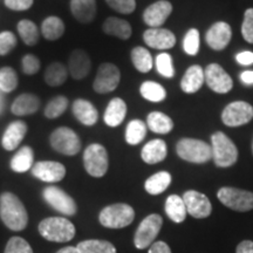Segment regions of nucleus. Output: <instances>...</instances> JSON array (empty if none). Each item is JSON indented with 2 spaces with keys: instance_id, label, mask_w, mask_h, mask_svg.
<instances>
[{
  "instance_id": "f257e3e1",
  "label": "nucleus",
  "mask_w": 253,
  "mask_h": 253,
  "mask_svg": "<svg viewBox=\"0 0 253 253\" xmlns=\"http://www.w3.org/2000/svg\"><path fill=\"white\" fill-rule=\"evenodd\" d=\"M0 218L12 231H23L28 223L23 202L12 192H4L0 196Z\"/></svg>"
},
{
  "instance_id": "f03ea898",
  "label": "nucleus",
  "mask_w": 253,
  "mask_h": 253,
  "mask_svg": "<svg viewBox=\"0 0 253 253\" xmlns=\"http://www.w3.org/2000/svg\"><path fill=\"white\" fill-rule=\"evenodd\" d=\"M39 232L48 242L66 243L75 237V226L66 218L49 217L40 221Z\"/></svg>"
},
{
  "instance_id": "7ed1b4c3",
  "label": "nucleus",
  "mask_w": 253,
  "mask_h": 253,
  "mask_svg": "<svg viewBox=\"0 0 253 253\" xmlns=\"http://www.w3.org/2000/svg\"><path fill=\"white\" fill-rule=\"evenodd\" d=\"M211 149L212 160L219 168H229L238 160V150L230 137L221 131H217L211 136Z\"/></svg>"
},
{
  "instance_id": "20e7f679",
  "label": "nucleus",
  "mask_w": 253,
  "mask_h": 253,
  "mask_svg": "<svg viewBox=\"0 0 253 253\" xmlns=\"http://www.w3.org/2000/svg\"><path fill=\"white\" fill-rule=\"evenodd\" d=\"M177 155L190 163H207L212 158V149L207 142L196 138H183L177 143Z\"/></svg>"
},
{
  "instance_id": "39448f33",
  "label": "nucleus",
  "mask_w": 253,
  "mask_h": 253,
  "mask_svg": "<svg viewBox=\"0 0 253 253\" xmlns=\"http://www.w3.org/2000/svg\"><path fill=\"white\" fill-rule=\"evenodd\" d=\"M135 218V211L130 205L118 203L108 205L101 211L100 223L108 229H122L132 223Z\"/></svg>"
},
{
  "instance_id": "423d86ee",
  "label": "nucleus",
  "mask_w": 253,
  "mask_h": 253,
  "mask_svg": "<svg viewBox=\"0 0 253 253\" xmlns=\"http://www.w3.org/2000/svg\"><path fill=\"white\" fill-rule=\"evenodd\" d=\"M49 142L53 149L67 156H74L81 150L80 137L68 126H59L55 129L50 134Z\"/></svg>"
},
{
  "instance_id": "0eeeda50",
  "label": "nucleus",
  "mask_w": 253,
  "mask_h": 253,
  "mask_svg": "<svg viewBox=\"0 0 253 253\" xmlns=\"http://www.w3.org/2000/svg\"><path fill=\"white\" fill-rule=\"evenodd\" d=\"M86 171L93 177H103L108 171L109 158L106 148L99 143L88 145L84 154Z\"/></svg>"
},
{
  "instance_id": "6e6552de",
  "label": "nucleus",
  "mask_w": 253,
  "mask_h": 253,
  "mask_svg": "<svg viewBox=\"0 0 253 253\" xmlns=\"http://www.w3.org/2000/svg\"><path fill=\"white\" fill-rule=\"evenodd\" d=\"M218 199L231 210L246 212L253 209V192L240 190L237 188L224 186L217 194Z\"/></svg>"
},
{
  "instance_id": "1a4fd4ad",
  "label": "nucleus",
  "mask_w": 253,
  "mask_h": 253,
  "mask_svg": "<svg viewBox=\"0 0 253 253\" xmlns=\"http://www.w3.org/2000/svg\"><path fill=\"white\" fill-rule=\"evenodd\" d=\"M163 219L160 214L153 213L145 217L141 221L140 226L136 230L134 237V244L137 249L143 250L153 245L161 229H162Z\"/></svg>"
},
{
  "instance_id": "9d476101",
  "label": "nucleus",
  "mask_w": 253,
  "mask_h": 253,
  "mask_svg": "<svg viewBox=\"0 0 253 253\" xmlns=\"http://www.w3.org/2000/svg\"><path fill=\"white\" fill-rule=\"evenodd\" d=\"M121 80V72L115 65L104 62L97 69L96 78L93 84V88L96 93L107 94L118 88Z\"/></svg>"
},
{
  "instance_id": "9b49d317",
  "label": "nucleus",
  "mask_w": 253,
  "mask_h": 253,
  "mask_svg": "<svg viewBox=\"0 0 253 253\" xmlns=\"http://www.w3.org/2000/svg\"><path fill=\"white\" fill-rule=\"evenodd\" d=\"M253 119V107L245 101L231 102L221 113V121L227 126H240Z\"/></svg>"
},
{
  "instance_id": "f8f14e48",
  "label": "nucleus",
  "mask_w": 253,
  "mask_h": 253,
  "mask_svg": "<svg viewBox=\"0 0 253 253\" xmlns=\"http://www.w3.org/2000/svg\"><path fill=\"white\" fill-rule=\"evenodd\" d=\"M42 195L47 203L60 213L67 216H74L77 213V204L74 199L58 186H47L43 189Z\"/></svg>"
},
{
  "instance_id": "ddd939ff",
  "label": "nucleus",
  "mask_w": 253,
  "mask_h": 253,
  "mask_svg": "<svg viewBox=\"0 0 253 253\" xmlns=\"http://www.w3.org/2000/svg\"><path fill=\"white\" fill-rule=\"evenodd\" d=\"M204 78L211 90L218 94H226L232 89V79L218 63H210L204 71Z\"/></svg>"
},
{
  "instance_id": "4468645a",
  "label": "nucleus",
  "mask_w": 253,
  "mask_h": 253,
  "mask_svg": "<svg viewBox=\"0 0 253 253\" xmlns=\"http://www.w3.org/2000/svg\"><path fill=\"white\" fill-rule=\"evenodd\" d=\"M183 201H184L186 212L194 218H207L211 214L212 211V205H211L209 198L202 192L195 191V190H189L183 195Z\"/></svg>"
},
{
  "instance_id": "2eb2a0df",
  "label": "nucleus",
  "mask_w": 253,
  "mask_h": 253,
  "mask_svg": "<svg viewBox=\"0 0 253 253\" xmlns=\"http://www.w3.org/2000/svg\"><path fill=\"white\" fill-rule=\"evenodd\" d=\"M32 175L42 182L56 183L66 176V168L54 161H41L32 167Z\"/></svg>"
},
{
  "instance_id": "dca6fc26",
  "label": "nucleus",
  "mask_w": 253,
  "mask_h": 253,
  "mask_svg": "<svg viewBox=\"0 0 253 253\" xmlns=\"http://www.w3.org/2000/svg\"><path fill=\"white\" fill-rule=\"evenodd\" d=\"M172 12V5L167 0H160L148 6L143 12V21L150 28H160Z\"/></svg>"
},
{
  "instance_id": "f3484780",
  "label": "nucleus",
  "mask_w": 253,
  "mask_h": 253,
  "mask_svg": "<svg viewBox=\"0 0 253 253\" xmlns=\"http://www.w3.org/2000/svg\"><path fill=\"white\" fill-rule=\"evenodd\" d=\"M231 38H232V30L230 25L224 21L213 24L205 34L207 43L214 50L225 49L230 43Z\"/></svg>"
},
{
  "instance_id": "a211bd4d",
  "label": "nucleus",
  "mask_w": 253,
  "mask_h": 253,
  "mask_svg": "<svg viewBox=\"0 0 253 253\" xmlns=\"http://www.w3.org/2000/svg\"><path fill=\"white\" fill-rule=\"evenodd\" d=\"M143 40L148 46L155 49H170L175 46L176 37L166 28H149L143 33Z\"/></svg>"
},
{
  "instance_id": "6ab92c4d",
  "label": "nucleus",
  "mask_w": 253,
  "mask_h": 253,
  "mask_svg": "<svg viewBox=\"0 0 253 253\" xmlns=\"http://www.w3.org/2000/svg\"><path fill=\"white\" fill-rule=\"evenodd\" d=\"M91 68L90 58L84 50L75 49L68 60V73L75 80H82L89 74Z\"/></svg>"
},
{
  "instance_id": "aec40b11",
  "label": "nucleus",
  "mask_w": 253,
  "mask_h": 253,
  "mask_svg": "<svg viewBox=\"0 0 253 253\" xmlns=\"http://www.w3.org/2000/svg\"><path fill=\"white\" fill-rule=\"evenodd\" d=\"M27 125L23 121H14L9 125L2 135L1 145L5 150L12 151L17 149L18 145L27 134Z\"/></svg>"
},
{
  "instance_id": "412c9836",
  "label": "nucleus",
  "mask_w": 253,
  "mask_h": 253,
  "mask_svg": "<svg viewBox=\"0 0 253 253\" xmlns=\"http://www.w3.org/2000/svg\"><path fill=\"white\" fill-rule=\"evenodd\" d=\"M73 115L79 120L84 126H91L99 120V113L97 109L90 103L89 101L84 99H78L73 103Z\"/></svg>"
},
{
  "instance_id": "4be33fe9",
  "label": "nucleus",
  "mask_w": 253,
  "mask_h": 253,
  "mask_svg": "<svg viewBox=\"0 0 253 253\" xmlns=\"http://www.w3.org/2000/svg\"><path fill=\"white\" fill-rule=\"evenodd\" d=\"M71 11L79 23L89 24L96 15L95 0H71Z\"/></svg>"
},
{
  "instance_id": "5701e85b",
  "label": "nucleus",
  "mask_w": 253,
  "mask_h": 253,
  "mask_svg": "<svg viewBox=\"0 0 253 253\" xmlns=\"http://www.w3.org/2000/svg\"><path fill=\"white\" fill-rule=\"evenodd\" d=\"M205 82L204 69L198 65H194L188 68L184 77L182 78L181 88L186 94H194L201 89Z\"/></svg>"
},
{
  "instance_id": "b1692460",
  "label": "nucleus",
  "mask_w": 253,
  "mask_h": 253,
  "mask_svg": "<svg viewBox=\"0 0 253 253\" xmlns=\"http://www.w3.org/2000/svg\"><path fill=\"white\" fill-rule=\"evenodd\" d=\"M126 115V104L125 101L120 97H114L110 101L108 107H107L106 113H104V123L107 126L115 128L121 125Z\"/></svg>"
},
{
  "instance_id": "393cba45",
  "label": "nucleus",
  "mask_w": 253,
  "mask_h": 253,
  "mask_svg": "<svg viewBox=\"0 0 253 253\" xmlns=\"http://www.w3.org/2000/svg\"><path fill=\"white\" fill-rule=\"evenodd\" d=\"M40 107V99L33 94H21L12 103L11 110L14 115L25 116L38 112Z\"/></svg>"
},
{
  "instance_id": "a878e982",
  "label": "nucleus",
  "mask_w": 253,
  "mask_h": 253,
  "mask_svg": "<svg viewBox=\"0 0 253 253\" xmlns=\"http://www.w3.org/2000/svg\"><path fill=\"white\" fill-rule=\"evenodd\" d=\"M167 144L163 140H153L148 142L142 149L141 157L145 163L156 164L162 162L167 157Z\"/></svg>"
},
{
  "instance_id": "bb28decb",
  "label": "nucleus",
  "mask_w": 253,
  "mask_h": 253,
  "mask_svg": "<svg viewBox=\"0 0 253 253\" xmlns=\"http://www.w3.org/2000/svg\"><path fill=\"white\" fill-rule=\"evenodd\" d=\"M103 32L108 36L119 38L121 40H126L131 37L132 30L130 24L123 19L110 17L104 21Z\"/></svg>"
},
{
  "instance_id": "cd10ccee",
  "label": "nucleus",
  "mask_w": 253,
  "mask_h": 253,
  "mask_svg": "<svg viewBox=\"0 0 253 253\" xmlns=\"http://www.w3.org/2000/svg\"><path fill=\"white\" fill-rule=\"evenodd\" d=\"M166 212L173 223H182L186 217V208L182 197L171 195L167 198Z\"/></svg>"
},
{
  "instance_id": "c85d7f7f",
  "label": "nucleus",
  "mask_w": 253,
  "mask_h": 253,
  "mask_svg": "<svg viewBox=\"0 0 253 253\" xmlns=\"http://www.w3.org/2000/svg\"><path fill=\"white\" fill-rule=\"evenodd\" d=\"M170 183H171V175L167 171H160L150 176L145 181L144 188L148 194L156 196L166 191L169 188Z\"/></svg>"
},
{
  "instance_id": "c756f323",
  "label": "nucleus",
  "mask_w": 253,
  "mask_h": 253,
  "mask_svg": "<svg viewBox=\"0 0 253 253\" xmlns=\"http://www.w3.org/2000/svg\"><path fill=\"white\" fill-rule=\"evenodd\" d=\"M67 77L68 69L66 68L65 65H62V63L59 61L50 63L46 69L45 75H43L46 84L50 87L61 86V84H65V81L67 80Z\"/></svg>"
},
{
  "instance_id": "7c9ffc66",
  "label": "nucleus",
  "mask_w": 253,
  "mask_h": 253,
  "mask_svg": "<svg viewBox=\"0 0 253 253\" xmlns=\"http://www.w3.org/2000/svg\"><path fill=\"white\" fill-rule=\"evenodd\" d=\"M147 125L156 134H169L173 129V122L169 116L161 112H153L148 115Z\"/></svg>"
},
{
  "instance_id": "2f4dec72",
  "label": "nucleus",
  "mask_w": 253,
  "mask_h": 253,
  "mask_svg": "<svg viewBox=\"0 0 253 253\" xmlns=\"http://www.w3.org/2000/svg\"><path fill=\"white\" fill-rule=\"evenodd\" d=\"M41 33L45 39L54 41L60 39L65 33V24L59 17L52 15L46 18L41 25Z\"/></svg>"
},
{
  "instance_id": "473e14b6",
  "label": "nucleus",
  "mask_w": 253,
  "mask_h": 253,
  "mask_svg": "<svg viewBox=\"0 0 253 253\" xmlns=\"http://www.w3.org/2000/svg\"><path fill=\"white\" fill-rule=\"evenodd\" d=\"M34 153L30 147H23L11 160V168L15 172H26L34 166Z\"/></svg>"
},
{
  "instance_id": "72a5a7b5",
  "label": "nucleus",
  "mask_w": 253,
  "mask_h": 253,
  "mask_svg": "<svg viewBox=\"0 0 253 253\" xmlns=\"http://www.w3.org/2000/svg\"><path fill=\"white\" fill-rule=\"evenodd\" d=\"M77 249L80 253H116L115 246L107 240H84L79 243Z\"/></svg>"
},
{
  "instance_id": "f704fd0d",
  "label": "nucleus",
  "mask_w": 253,
  "mask_h": 253,
  "mask_svg": "<svg viewBox=\"0 0 253 253\" xmlns=\"http://www.w3.org/2000/svg\"><path fill=\"white\" fill-rule=\"evenodd\" d=\"M17 30L25 45L34 46L39 41V30L33 21L27 20V19L19 21Z\"/></svg>"
},
{
  "instance_id": "c9c22d12",
  "label": "nucleus",
  "mask_w": 253,
  "mask_h": 253,
  "mask_svg": "<svg viewBox=\"0 0 253 253\" xmlns=\"http://www.w3.org/2000/svg\"><path fill=\"white\" fill-rule=\"evenodd\" d=\"M147 135V126L141 120H132L126 129V141L130 145L140 144Z\"/></svg>"
},
{
  "instance_id": "e433bc0d",
  "label": "nucleus",
  "mask_w": 253,
  "mask_h": 253,
  "mask_svg": "<svg viewBox=\"0 0 253 253\" xmlns=\"http://www.w3.org/2000/svg\"><path fill=\"white\" fill-rule=\"evenodd\" d=\"M141 95L150 102H162L166 100L167 91L163 86L154 81H145L141 84Z\"/></svg>"
},
{
  "instance_id": "4c0bfd02",
  "label": "nucleus",
  "mask_w": 253,
  "mask_h": 253,
  "mask_svg": "<svg viewBox=\"0 0 253 253\" xmlns=\"http://www.w3.org/2000/svg\"><path fill=\"white\" fill-rule=\"evenodd\" d=\"M131 61L134 67L141 73H148L153 68V58L149 50L143 47H135L131 50Z\"/></svg>"
},
{
  "instance_id": "58836bf2",
  "label": "nucleus",
  "mask_w": 253,
  "mask_h": 253,
  "mask_svg": "<svg viewBox=\"0 0 253 253\" xmlns=\"http://www.w3.org/2000/svg\"><path fill=\"white\" fill-rule=\"evenodd\" d=\"M67 107H68V99L66 96L59 95V96L53 97V99L48 102V104L46 106L45 116L47 119H50V120L59 118V116H61L62 114L66 112Z\"/></svg>"
},
{
  "instance_id": "ea45409f",
  "label": "nucleus",
  "mask_w": 253,
  "mask_h": 253,
  "mask_svg": "<svg viewBox=\"0 0 253 253\" xmlns=\"http://www.w3.org/2000/svg\"><path fill=\"white\" fill-rule=\"evenodd\" d=\"M18 75L13 68H0V90L4 93H11L18 87Z\"/></svg>"
},
{
  "instance_id": "a19ab883",
  "label": "nucleus",
  "mask_w": 253,
  "mask_h": 253,
  "mask_svg": "<svg viewBox=\"0 0 253 253\" xmlns=\"http://www.w3.org/2000/svg\"><path fill=\"white\" fill-rule=\"evenodd\" d=\"M157 72L164 78H173L175 68L172 65V58L168 53H162L156 58Z\"/></svg>"
},
{
  "instance_id": "79ce46f5",
  "label": "nucleus",
  "mask_w": 253,
  "mask_h": 253,
  "mask_svg": "<svg viewBox=\"0 0 253 253\" xmlns=\"http://www.w3.org/2000/svg\"><path fill=\"white\" fill-rule=\"evenodd\" d=\"M183 47L186 54L196 55L199 50V32L196 28H191L185 34Z\"/></svg>"
},
{
  "instance_id": "37998d69",
  "label": "nucleus",
  "mask_w": 253,
  "mask_h": 253,
  "mask_svg": "<svg viewBox=\"0 0 253 253\" xmlns=\"http://www.w3.org/2000/svg\"><path fill=\"white\" fill-rule=\"evenodd\" d=\"M5 253H33V250L24 238L12 237L6 245Z\"/></svg>"
},
{
  "instance_id": "c03bdc74",
  "label": "nucleus",
  "mask_w": 253,
  "mask_h": 253,
  "mask_svg": "<svg viewBox=\"0 0 253 253\" xmlns=\"http://www.w3.org/2000/svg\"><path fill=\"white\" fill-rule=\"evenodd\" d=\"M17 46V38L12 32L5 31L0 33V55H7Z\"/></svg>"
},
{
  "instance_id": "a18cd8bd",
  "label": "nucleus",
  "mask_w": 253,
  "mask_h": 253,
  "mask_svg": "<svg viewBox=\"0 0 253 253\" xmlns=\"http://www.w3.org/2000/svg\"><path fill=\"white\" fill-rule=\"evenodd\" d=\"M106 1L110 8L122 14H130L136 8L135 0H106Z\"/></svg>"
},
{
  "instance_id": "49530a36",
  "label": "nucleus",
  "mask_w": 253,
  "mask_h": 253,
  "mask_svg": "<svg viewBox=\"0 0 253 253\" xmlns=\"http://www.w3.org/2000/svg\"><path fill=\"white\" fill-rule=\"evenodd\" d=\"M242 36L249 43H253V8H248L242 25Z\"/></svg>"
},
{
  "instance_id": "de8ad7c7",
  "label": "nucleus",
  "mask_w": 253,
  "mask_h": 253,
  "mask_svg": "<svg viewBox=\"0 0 253 253\" xmlns=\"http://www.w3.org/2000/svg\"><path fill=\"white\" fill-rule=\"evenodd\" d=\"M21 67H23V72L26 75H34L40 69V60L36 55L27 54L23 58Z\"/></svg>"
},
{
  "instance_id": "09e8293b",
  "label": "nucleus",
  "mask_w": 253,
  "mask_h": 253,
  "mask_svg": "<svg viewBox=\"0 0 253 253\" xmlns=\"http://www.w3.org/2000/svg\"><path fill=\"white\" fill-rule=\"evenodd\" d=\"M5 5L13 11H26L33 5V0H5Z\"/></svg>"
},
{
  "instance_id": "8fccbe9b",
  "label": "nucleus",
  "mask_w": 253,
  "mask_h": 253,
  "mask_svg": "<svg viewBox=\"0 0 253 253\" xmlns=\"http://www.w3.org/2000/svg\"><path fill=\"white\" fill-rule=\"evenodd\" d=\"M148 253H171V250H170L167 243L156 242L153 243Z\"/></svg>"
},
{
  "instance_id": "3c124183",
  "label": "nucleus",
  "mask_w": 253,
  "mask_h": 253,
  "mask_svg": "<svg viewBox=\"0 0 253 253\" xmlns=\"http://www.w3.org/2000/svg\"><path fill=\"white\" fill-rule=\"evenodd\" d=\"M237 62L243 66H250L253 63V53L252 52H242L236 56Z\"/></svg>"
},
{
  "instance_id": "603ef678",
  "label": "nucleus",
  "mask_w": 253,
  "mask_h": 253,
  "mask_svg": "<svg viewBox=\"0 0 253 253\" xmlns=\"http://www.w3.org/2000/svg\"><path fill=\"white\" fill-rule=\"evenodd\" d=\"M236 253H253V242L244 240V242L239 243V245L237 246Z\"/></svg>"
},
{
  "instance_id": "864d4df0",
  "label": "nucleus",
  "mask_w": 253,
  "mask_h": 253,
  "mask_svg": "<svg viewBox=\"0 0 253 253\" xmlns=\"http://www.w3.org/2000/svg\"><path fill=\"white\" fill-rule=\"evenodd\" d=\"M240 80L246 86H251L253 84V71H245L240 75Z\"/></svg>"
},
{
  "instance_id": "5fc2aeb1",
  "label": "nucleus",
  "mask_w": 253,
  "mask_h": 253,
  "mask_svg": "<svg viewBox=\"0 0 253 253\" xmlns=\"http://www.w3.org/2000/svg\"><path fill=\"white\" fill-rule=\"evenodd\" d=\"M56 253H80V252H79V250L77 248H74V246H67V248L59 250Z\"/></svg>"
},
{
  "instance_id": "6e6d98bb",
  "label": "nucleus",
  "mask_w": 253,
  "mask_h": 253,
  "mask_svg": "<svg viewBox=\"0 0 253 253\" xmlns=\"http://www.w3.org/2000/svg\"><path fill=\"white\" fill-rule=\"evenodd\" d=\"M252 153H253V142H252Z\"/></svg>"
}]
</instances>
